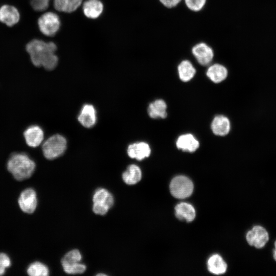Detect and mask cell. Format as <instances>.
Returning <instances> with one entry per match:
<instances>
[{
	"label": "cell",
	"instance_id": "30bf717a",
	"mask_svg": "<svg viewBox=\"0 0 276 276\" xmlns=\"http://www.w3.org/2000/svg\"><path fill=\"white\" fill-rule=\"evenodd\" d=\"M192 53L198 62L203 66L210 64L214 56L212 48L204 43H199L193 47Z\"/></svg>",
	"mask_w": 276,
	"mask_h": 276
},
{
	"label": "cell",
	"instance_id": "9c48e42d",
	"mask_svg": "<svg viewBox=\"0 0 276 276\" xmlns=\"http://www.w3.org/2000/svg\"><path fill=\"white\" fill-rule=\"evenodd\" d=\"M20 20V13L14 6L4 5L0 7V21L8 27H12Z\"/></svg>",
	"mask_w": 276,
	"mask_h": 276
},
{
	"label": "cell",
	"instance_id": "ffe728a7",
	"mask_svg": "<svg viewBox=\"0 0 276 276\" xmlns=\"http://www.w3.org/2000/svg\"><path fill=\"white\" fill-rule=\"evenodd\" d=\"M206 75L214 83H219L226 78L227 71L224 66L214 64L208 68Z\"/></svg>",
	"mask_w": 276,
	"mask_h": 276
},
{
	"label": "cell",
	"instance_id": "7c38bea8",
	"mask_svg": "<svg viewBox=\"0 0 276 276\" xmlns=\"http://www.w3.org/2000/svg\"><path fill=\"white\" fill-rule=\"evenodd\" d=\"M150 153L151 149L149 145L143 142L131 144L127 148L128 156L138 160L148 157Z\"/></svg>",
	"mask_w": 276,
	"mask_h": 276
},
{
	"label": "cell",
	"instance_id": "4dcf8cb0",
	"mask_svg": "<svg viewBox=\"0 0 276 276\" xmlns=\"http://www.w3.org/2000/svg\"><path fill=\"white\" fill-rule=\"evenodd\" d=\"M0 263L6 268L10 266L11 262L9 256L5 253L0 252Z\"/></svg>",
	"mask_w": 276,
	"mask_h": 276
},
{
	"label": "cell",
	"instance_id": "836d02e7",
	"mask_svg": "<svg viewBox=\"0 0 276 276\" xmlns=\"http://www.w3.org/2000/svg\"><path fill=\"white\" fill-rule=\"evenodd\" d=\"M274 248L273 250V259L275 261H276V240L274 241Z\"/></svg>",
	"mask_w": 276,
	"mask_h": 276
},
{
	"label": "cell",
	"instance_id": "5bb4252c",
	"mask_svg": "<svg viewBox=\"0 0 276 276\" xmlns=\"http://www.w3.org/2000/svg\"><path fill=\"white\" fill-rule=\"evenodd\" d=\"M175 214L178 219L190 222L195 219L196 211L192 204L187 202H181L175 206Z\"/></svg>",
	"mask_w": 276,
	"mask_h": 276
},
{
	"label": "cell",
	"instance_id": "7a4b0ae2",
	"mask_svg": "<svg viewBox=\"0 0 276 276\" xmlns=\"http://www.w3.org/2000/svg\"><path fill=\"white\" fill-rule=\"evenodd\" d=\"M7 167L14 178L20 181L32 176L35 171L36 164L27 154L14 153L9 157Z\"/></svg>",
	"mask_w": 276,
	"mask_h": 276
},
{
	"label": "cell",
	"instance_id": "277c9868",
	"mask_svg": "<svg viewBox=\"0 0 276 276\" xmlns=\"http://www.w3.org/2000/svg\"><path fill=\"white\" fill-rule=\"evenodd\" d=\"M171 195L178 199L189 197L193 193L194 185L190 179L183 175L174 177L169 186Z\"/></svg>",
	"mask_w": 276,
	"mask_h": 276
},
{
	"label": "cell",
	"instance_id": "7402d4cb",
	"mask_svg": "<svg viewBox=\"0 0 276 276\" xmlns=\"http://www.w3.org/2000/svg\"><path fill=\"white\" fill-rule=\"evenodd\" d=\"M178 72L180 80L187 82L194 76L196 70L189 61L183 60L179 64Z\"/></svg>",
	"mask_w": 276,
	"mask_h": 276
},
{
	"label": "cell",
	"instance_id": "6da1fadb",
	"mask_svg": "<svg viewBox=\"0 0 276 276\" xmlns=\"http://www.w3.org/2000/svg\"><path fill=\"white\" fill-rule=\"evenodd\" d=\"M57 49L54 42L39 39L31 40L26 46L32 64L48 71L54 70L58 64V58L55 54Z\"/></svg>",
	"mask_w": 276,
	"mask_h": 276
},
{
	"label": "cell",
	"instance_id": "8992f818",
	"mask_svg": "<svg viewBox=\"0 0 276 276\" xmlns=\"http://www.w3.org/2000/svg\"><path fill=\"white\" fill-rule=\"evenodd\" d=\"M246 240L249 245L261 249L264 247L269 241V233L265 227L257 225L247 232Z\"/></svg>",
	"mask_w": 276,
	"mask_h": 276
},
{
	"label": "cell",
	"instance_id": "3957f363",
	"mask_svg": "<svg viewBox=\"0 0 276 276\" xmlns=\"http://www.w3.org/2000/svg\"><path fill=\"white\" fill-rule=\"evenodd\" d=\"M66 148V140L60 134L49 137L42 144V151L44 156L52 160L62 155Z\"/></svg>",
	"mask_w": 276,
	"mask_h": 276
},
{
	"label": "cell",
	"instance_id": "ac0fdd59",
	"mask_svg": "<svg viewBox=\"0 0 276 276\" xmlns=\"http://www.w3.org/2000/svg\"><path fill=\"white\" fill-rule=\"evenodd\" d=\"M123 181L128 185H133L139 182L142 178V171L135 165H129L122 174Z\"/></svg>",
	"mask_w": 276,
	"mask_h": 276
},
{
	"label": "cell",
	"instance_id": "ba28073f",
	"mask_svg": "<svg viewBox=\"0 0 276 276\" xmlns=\"http://www.w3.org/2000/svg\"><path fill=\"white\" fill-rule=\"evenodd\" d=\"M24 136L27 145L32 148L40 145L44 139V132L42 129L36 125H32L26 129Z\"/></svg>",
	"mask_w": 276,
	"mask_h": 276
},
{
	"label": "cell",
	"instance_id": "1f68e13d",
	"mask_svg": "<svg viewBox=\"0 0 276 276\" xmlns=\"http://www.w3.org/2000/svg\"><path fill=\"white\" fill-rule=\"evenodd\" d=\"M166 7L172 8L176 6L181 0H159Z\"/></svg>",
	"mask_w": 276,
	"mask_h": 276
},
{
	"label": "cell",
	"instance_id": "484cf974",
	"mask_svg": "<svg viewBox=\"0 0 276 276\" xmlns=\"http://www.w3.org/2000/svg\"><path fill=\"white\" fill-rule=\"evenodd\" d=\"M50 0H30L33 9L37 11L45 10L49 7Z\"/></svg>",
	"mask_w": 276,
	"mask_h": 276
},
{
	"label": "cell",
	"instance_id": "d4e9b609",
	"mask_svg": "<svg viewBox=\"0 0 276 276\" xmlns=\"http://www.w3.org/2000/svg\"><path fill=\"white\" fill-rule=\"evenodd\" d=\"M62 266L64 272L68 274H81L83 273L86 270V266L80 262Z\"/></svg>",
	"mask_w": 276,
	"mask_h": 276
},
{
	"label": "cell",
	"instance_id": "4316f807",
	"mask_svg": "<svg viewBox=\"0 0 276 276\" xmlns=\"http://www.w3.org/2000/svg\"><path fill=\"white\" fill-rule=\"evenodd\" d=\"M187 6L191 10L198 11L204 6L206 0H185Z\"/></svg>",
	"mask_w": 276,
	"mask_h": 276
},
{
	"label": "cell",
	"instance_id": "603a6c76",
	"mask_svg": "<svg viewBox=\"0 0 276 276\" xmlns=\"http://www.w3.org/2000/svg\"><path fill=\"white\" fill-rule=\"evenodd\" d=\"M27 272L31 276H47L49 274V270L45 264L36 261L28 266Z\"/></svg>",
	"mask_w": 276,
	"mask_h": 276
},
{
	"label": "cell",
	"instance_id": "83f0119b",
	"mask_svg": "<svg viewBox=\"0 0 276 276\" xmlns=\"http://www.w3.org/2000/svg\"><path fill=\"white\" fill-rule=\"evenodd\" d=\"M53 4L55 9L58 11L67 13V0H54Z\"/></svg>",
	"mask_w": 276,
	"mask_h": 276
},
{
	"label": "cell",
	"instance_id": "d6986e66",
	"mask_svg": "<svg viewBox=\"0 0 276 276\" xmlns=\"http://www.w3.org/2000/svg\"><path fill=\"white\" fill-rule=\"evenodd\" d=\"M167 105L163 100L158 99L150 103L148 108L149 116L153 119L167 117Z\"/></svg>",
	"mask_w": 276,
	"mask_h": 276
},
{
	"label": "cell",
	"instance_id": "5b68a950",
	"mask_svg": "<svg viewBox=\"0 0 276 276\" xmlns=\"http://www.w3.org/2000/svg\"><path fill=\"white\" fill-rule=\"evenodd\" d=\"M37 24L40 31L47 36H53L59 31L61 21L58 15L53 12H47L38 19Z\"/></svg>",
	"mask_w": 276,
	"mask_h": 276
},
{
	"label": "cell",
	"instance_id": "4fadbf2b",
	"mask_svg": "<svg viewBox=\"0 0 276 276\" xmlns=\"http://www.w3.org/2000/svg\"><path fill=\"white\" fill-rule=\"evenodd\" d=\"M103 4L100 0H86L83 4L84 15L90 19L98 18L103 11Z\"/></svg>",
	"mask_w": 276,
	"mask_h": 276
},
{
	"label": "cell",
	"instance_id": "8fae6325",
	"mask_svg": "<svg viewBox=\"0 0 276 276\" xmlns=\"http://www.w3.org/2000/svg\"><path fill=\"white\" fill-rule=\"evenodd\" d=\"M80 123L86 128H91L97 121L96 111L93 105L85 104L83 106L78 117Z\"/></svg>",
	"mask_w": 276,
	"mask_h": 276
},
{
	"label": "cell",
	"instance_id": "9a60e30c",
	"mask_svg": "<svg viewBox=\"0 0 276 276\" xmlns=\"http://www.w3.org/2000/svg\"><path fill=\"white\" fill-rule=\"evenodd\" d=\"M199 143L191 134H183L178 137L176 141V146L184 151L193 152L199 147Z\"/></svg>",
	"mask_w": 276,
	"mask_h": 276
},
{
	"label": "cell",
	"instance_id": "52a82bcc",
	"mask_svg": "<svg viewBox=\"0 0 276 276\" xmlns=\"http://www.w3.org/2000/svg\"><path fill=\"white\" fill-rule=\"evenodd\" d=\"M18 203L20 209L28 214L33 213L37 205V194L32 188L24 190L20 194Z\"/></svg>",
	"mask_w": 276,
	"mask_h": 276
},
{
	"label": "cell",
	"instance_id": "f1b7e54d",
	"mask_svg": "<svg viewBox=\"0 0 276 276\" xmlns=\"http://www.w3.org/2000/svg\"><path fill=\"white\" fill-rule=\"evenodd\" d=\"M110 209L108 206L97 203H93V211L96 214L101 215L106 214Z\"/></svg>",
	"mask_w": 276,
	"mask_h": 276
},
{
	"label": "cell",
	"instance_id": "cb8c5ba5",
	"mask_svg": "<svg viewBox=\"0 0 276 276\" xmlns=\"http://www.w3.org/2000/svg\"><path fill=\"white\" fill-rule=\"evenodd\" d=\"M82 255L78 249H73L67 252L61 259L62 265L79 263Z\"/></svg>",
	"mask_w": 276,
	"mask_h": 276
},
{
	"label": "cell",
	"instance_id": "f546056e",
	"mask_svg": "<svg viewBox=\"0 0 276 276\" xmlns=\"http://www.w3.org/2000/svg\"><path fill=\"white\" fill-rule=\"evenodd\" d=\"M67 13H72L75 11L81 6L82 0H67Z\"/></svg>",
	"mask_w": 276,
	"mask_h": 276
},
{
	"label": "cell",
	"instance_id": "d6a6232c",
	"mask_svg": "<svg viewBox=\"0 0 276 276\" xmlns=\"http://www.w3.org/2000/svg\"><path fill=\"white\" fill-rule=\"evenodd\" d=\"M6 268H5L1 263H0V275H3L5 273Z\"/></svg>",
	"mask_w": 276,
	"mask_h": 276
},
{
	"label": "cell",
	"instance_id": "e0dca14e",
	"mask_svg": "<svg viewBox=\"0 0 276 276\" xmlns=\"http://www.w3.org/2000/svg\"><path fill=\"white\" fill-rule=\"evenodd\" d=\"M209 271L214 274L224 273L227 269V264L222 258L218 254L211 256L207 262Z\"/></svg>",
	"mask_w": 276,
	"mask_h": 276
},
{
	"label": "cell",
	"instance_id": "44dd1931",
	"mask_svg": "<svg viewBox=\"0 0 276 276\" xmlns=\"http://www.w3.org/2000/svg\"><path fill=\"white\" fill-rule=\"evenodd\" d=\"M93 203L104 204L110 209L114 204L112 194L106 189L99 188L96 190L93 197Z\"/></svg>",
	"mask_w": 276,
	"mask_h": 276
},
{
	"label": "cell",
	"instance_id": "2e32d148",
	"mask_svg": "<svg viewBox=\"0 0 276 276\" xmlns=\"http://www.w3.org/2000/svg\"><path fill=\"white\" fill-rule=\"evenodd\" d=\"M211 128L213 133L217 135L224 136L230 130V122L227 118L223 116L215 117L212 123Z\"/></svg>",
	"mask_w": 276,
	"mask_h": 276
}]
</instances>
